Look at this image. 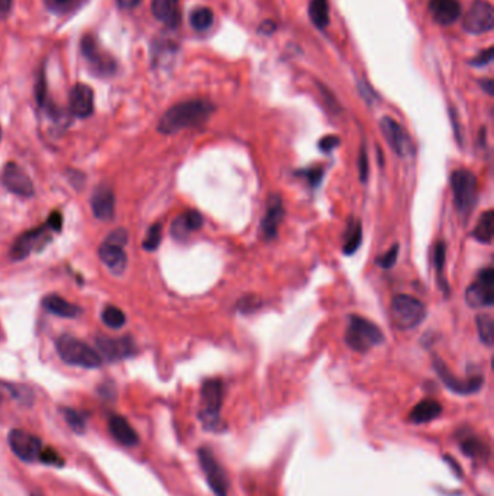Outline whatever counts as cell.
Returning <instances> with one entry per match:
<instances>
[{
    "mask_svg": "<svg viewBox=\"0 0 494 496\" xmlns=\"http://www.w3.org/2000/svg\"><path fill=\"white\" fill-rule=\"evenodd\" d=\"M214 112L215 105L204 99H193L177 103L161 116L158 131L161 134L171 135L187 128L200 127Z\"/></svg>",
    "mask_w": 494,
    "mask_h": 496,
    "instance_id": "cell-1",
    "label": "cell"
},
{
    "mask_svg": "<svg viewBox=\"0 0 494 496\" xmlns=\"http://www.w3.org/2000/svg\"><path fill=\"white\" fill-rule=\"evenodd\" d=\"M57 352L63 362L83 369H98L102 366L103 359L99 351L91 348L89 344L72 336H61L56 341Z\"/></svg>",
    "mask_w": 494,
    "mask_h": 496,
    "instance_id": "cell-2",
    "label": "cell"
},
{
    "mask_svg": "<svg viewBox=\"0 0 494 496\" xmlns=\"http://www.w3.org/2000/svg\"><path fill=\"white\" fill-rule=\"evenodd\" d=\"M384 341V334L374 322L360 317L351 315L345 331L346 345L358 352H367L372 347H377Z\"/></svg>",
    "mask_w": 494,
    "mask_h": 496,
    "instance_id": "cell-3",
    "label": "cell"
},
{
    "mask_svg": "<svg viewBox=\"0 0 494 496\" xmlns=\"http://www.w3.org/2000/svg\"><path fill=\"white\" fill-rule=\"evenodd\" d=\"M393 325L400 331H408L420 325L427 317V306L410 295H397L390 305Z\"/></svg>",
    "mask_w": 494,
    "mask_h": 496,
    "instance_id": "cell-4",
    "label": "cell"
},
{
    "mask_svg": "<svg viewBox=\"0 0 494 496\" xmlns=\"http://www.w3.org/2000/svg\"><path fill=\"white\" fill-rule=\"evenodd\" d=\"M225 386L221 379H207L200 390L199 418L206 430H216L221 421Z\"/></svg>",
    "mask_w": 494,
    "mask_h": 496,
    "instance_id": "cell-5",
    "label": "cell"
},
{
    "mask_svg": "<svg viewBox=\"0 0 494 496\" xmlns=\"http://www.w3.org/2000/svg\"><path fill=\"white\" fill-rule=\"evenodd\" d=\"M451 187L458 215L467 218L479 199V184L474 173L465 169L455 170L451 174Z\"/></svg>",
    "mask_w": 494,
    "mask_h": 496,
    "instance_id": "cell-6",
    "label": "cell"
},
{
    "mask_svg": "<svg viewBox=\"0 0 494 496\" xmlns=\"http://www.w3.org/2000/svg\"><path fill=\"white\" fill-rule=\"evenodd\" d=\"M80 50L89 68L95 76L108 79L116 73L117 70L116 60L113 58L112 54H109L103 49L96 37H93L90 34L84 35L80 42Z\"/></svg>",
    "mask_w": 494,
    "mask_h": 496,
    "instance_id": "cell-7",
    "label": "cell"
},
{
    "mask_svg": "<svg viewBox=\"0 0 494 496\" xmlns=\"http://www.w3.org/2000/svg\"><path fill=\"white\" fill-rule=\"evenodd\" d=\"M128 243L125 229H115L110 232L99 248L102 263L115 274H121L128 266V257L124 247Z\"/></svg>",
    "mask_w": 494,
    "mask_h": 496,
    "instance_id": "cell-8",
    "label": "cell"
},
{
    "mask_svg": "<svg viewBox=\"0 0 494 496\" xmlns=\"http://www.w3.org/2000/svg\"><path fill=\"white\" fill-rule=\"evenodd\" d=\"M197 457L210 490L216 496H228L229 479L226 475V470L218 462L214 453H212L207 447H200L197 452Z\"/></svg>",
    "mask_w": 494,
    "mask_h": 496,
    "instance_id": "cell-9",
    "label": "cell"
},
{
    "mask_svg": "<svg viewBox=\"0 0 494 496\" xmlns=\"http://www.w3.org/2000/svg\"><path fill=\"white\" fill-rule=\"evenodd\" d=\"M465 300L472 308H488L494 303V270L483 269L465 291Z\"/></svg>",
    "mask_w": 494,
    "mask_h": 496,
    "instance_id": "cell-10",
    "label": "cell"
},
{
    "mask_svg": "<svg viewBox=\"0 0 494 496\" xmlns=\"http://www.w3.org/2000/svg\"><path fill=\"white\" fill-rule=\"evenodd\" d=\"M51 231L53 229L48 224H44L39 228L23 232L11 248V258L19 262V260L30 257L34 251L44 248L51 240Z\"/></svg>",
    "mask_w": 494,
    "mask_h": 496,
    "instance_id": "cell-11",
    "label": "cell"
},
{
    "mask_svg": "<svg viewBox=\"0 0 494 496\" xmlns=\"http://www.w3.org/2000/svg\"><path fill=\"white\" fill-rule=\"evenodd\" d=\"M432 364H434L435 371L439 376V379L442 381V383L457 395H473V393L479 392L484 383V377H481V376H472L465 381L458 379V377H455L451 373V370L446 367L443 360L439 359L438 356L432 357Z\"/></svg>",
    "mask_w": 494,
    "mask_h": 496,
    "instance_id": "cell-12",
    "label": "cell"
},
{
    "mask_svg": "<svg viewBox=\"0 0 494 496\" xmlns=\"http://www.w3.org/2000/svg\"><path fill=\"white\" fill-rule=\"evenodd\" d=\"M462 27L468 34L481 35L494 27V9L486 0H476L464 16Z\"/></svg>",
    "mask_w": 494,
    "mask_h": 496,
    "instance_id": "cell-13",
    "label": "cell"
},
{
    "mask_svg": "<svg viewBox=\"0 0 494 496\" xmlns=\"http://www.w3.org/2000/svg\"><path fill=\"white\" fill-rule=\"evenodd\" d=\"M8 443L13 454L27 463L37 462L42 452V441L37 435L19 428L8 434Z\"/></svg>",
    "mask_w": 494,
    "mask_h": 496,
    "instance_id": "cell-14",
    "label": "cell"
},
{
    "mask_svg": "<svg viewBox=\"0 0 494 496\" xmlns=\"http://www.w3.org/2000/svg\"><path fill=\"white\" fill-rule=\"evenodd\" d=\"M380 129L384 139L387 141V144L398 157H408L409 154H412L413 144L409 134L402 125L396 122L393 117L383 116L380 121Z\"/></svg>",
    "mask_w": 494,
    "mask_h": 496,
    "instance_id": "cell-15",
    "label": "cell"
},
{
    "mask_svg": "<svg viewBox=\"0 0 494 496\" xmlns=\"http://www.w3.org/2000/svg\"><path fill=\"white\" fill-rule=\"evenodd\" d=\"M96 344L99 348L100 357L108 362H119L128 359L136 352L135 344L131 338H110L106 336H99L96 338Z\"/></svg>",
    "mask_w": 494,
    "mask_h": 496,
    "instance_id": "cell-16",
    "label": "cell"
},
{
    "mask_svg": "<svg viewBox=\"0 0 494 496\" xmlns=\"http://www.w3.org/2000/svg\"><path fill=\"white\" fill-rule=\"evenodd\" d=\"M2 182L9 192L18 196L31 198L35 193L32 180L16 163H8L5 165L2 173Z\"/></svg>",
    "mask_w": 494,
    "mask_h": 496,
    "instance_id": "cell-17",
    "label": "cell"
},
{
    "mask_svg": "<svg viewBox=\"0 0 494 496\" xmlns=\"http://www.w3.org/2000/svg\"><path fill=\"white\" fill-rule=\"evenodd\" d=\"M70 110L77 117H89L95 112V93L84 83H77L70 90Z\"/></svg>",
    "mask_w": 494,
    "mask_h": 496,
    "instance_id": "cell-18",
    "label": "cell"
},
{
    "mask_svg": "<svg viewBox=\"0 0 494 496\" xmlns=\"http://www.w3.org/2000/svg\"><path fill=\"white\" fill-rule=\"evenodd\" d=\"M285 218V206L283 202H281L280 196H271L268 203H267V209L266 214L261 220V235L266 241H271L277 237L278 234V227Z\"/></svg>",
    "mask_w": 494,
    "mask_h": 496,
    "instance_id": "cell-19",
    "label": "cell"
},
{
    "mask_svg": "<svg viewBox=\"0 0 494 496\" xmlns=\"http://www.w3.org/2000/svg\"><path fill=\"white\" fill-rule=\"evenodd\" d=\"M429 12L439 25H453L461 16V4L458 0H431Z\"/></svg>",
    "mask_w": 494,
    "mask_h": 496,
    "instance_id": "cell-20",
    "label": "cell"
},
{
    "mask_svg": "<svg viewBox=\"0 0 494 496\" xmlns=\"http://www.w3.org/2000/svg\"><path fill=\"white\" fill-rule=\"evenodd\" d=\"M91 210L100 221H109L115 217V195L108 186H99L91 195Z\"/></svg>",
    "mask_w": 494,
    "mask_h": 496,
    "instance_id": "cell-21",
    "label": "cell"
},
{
    "mask_svg": "<svg viewBox=\"0 0 494 496\" xmlns=\"http://www.w3.org/2000/svg\"><path fill=\"white\" fill-rule=\"evenodd\" d=\"M109 431L112 437L126 447H135L139 444V437L132 425L121 415H113L109 418Z\"/></svg>",
    "mask_w": 494,
    "mask_h": 496,
    "instance_id": "cell-22",
    "label": "cell"
},
{
    "mask_svg": "<svg viewBox=\"0 0 494 496\" xmlns=\"http://www.w3.org/2000/svg\"><path fill=\"white\" fill-rule=\"evenodd\" d=\"M152 15L166 23L169 28H176L180 23L178 0H152L151 4Z\"/></svg>",
    "mask_w": 494,
    "mask_h": 496,
    "instance_id": "cell-23",
    "label": "cell"
},
{
    "mask_svg": "<svg viewBox=\"0 0 494 496\" xmlns=\"http://www.w3.org/2000/svg\"><path fill=\"white\" fill-rule=\"evenodd\" d=\"M42 306L45 311H48L53 315L61 317V318H70L74 319L82 314V310L77 305L70 303L64 298L58 295H48L42 299Z\"/></svg>",
    "mask_w": 494,
    "mask_h": 496,
    "instance_id": "cell-24",
    "label": "cell"
},
{
    "mask_svg": "<svg viewBox=\"0 0 494 496\" xmlns=\"http://www.w3.org/2000/svg\"><path fill=\"white\" fill-rule=\"evenodd\" d=\"M442 414V405L435 399H423L412 409L409 419L413 424H427Z\"/></svg>",
    "mask_w": 494,
    "mask_h": 496,
    "instance_id": "cell-25",
    "label": "cell"
},
{
    "mask_svg": "<svg viewBox=\"0 0 494 496\" xmlns=\"http://www.w3.org/2000/svg\"><path fill=\"white\" fill-rule=\"evenodd\" d=\"M363 243V227L358 220H351L344 232L342 253L345 255L356 254Z\"/></svg>",
    "mask_w": 494,
    "mask_h": 496,
    "instance_id": "cell-26",
    "label": "cell"
},
{
    "mask_svg": "<svg viewBox=\"0 0 494 496\" xmlns=\"http://www.w3.org/2000/svg\"><path fill=\"white\" fill-rule=\"evenodd\" d=\"M461 450L467 457H472L476 460H487L491 454L490 445L484 440L476 435H469L464 438L461 441Z\"/></svg>",
    "mask_w": 494,
    "mask_h": 496,
    "instance_id": "cell-27",
    "label": "cell"
},
{
    "mask_svg": "<svg viewBox=\"0 0 494 496\" xmlns=\"http://www.w3.org/2000/svg\"><path fill=\"white\" fill-rule=\"evenodd\" d=\"M493 228H494V212L488 209L480 217L473 231L474 240L483 244H490L493 240Z\"/></svg>",
    "mask_w": 494,
    "mask_h": 496,
    "instance_id": "cell-28",
    "label": "cell"
},
{
    "mask_svg": "<svg viewBox=\"0 0 494 496\" xmlns=\"http://www.w3.org/2000/svg\"><path fill=\"white\" fill-rule=\"evenodd\" d=\"M309 16L315 27L323 30L329 25V5L327 0H312L309 5Z\"/></svg>",
    "mask_w": 494,
    "mask_h": 496,
    "instance_id": "cell-29",
    "label": "cell"
},
{
    "mask_svg": "<svg viewBox=\"0 0 494 496\" xmlns=\"http://www.w3.org/2000/svg\"><path fill=\"white\" fill-rule=\"evenodd\" d=\"M445 258H446V246L443 241H438L434 248V263H435V269H436V279H438V283H439V286L442 288V291L445 293H448L450 292L448 283H446V279L443 277Z\"/></svg>",
    "mask_w": 494,
    "mask_h": 496,
    "instance_id": "cell-30",
    "label": "cell"
},
{
    "mask_svg": "<svg viewBox=\"0 0 494 496\" xmlns=\"http://www.w3.org/2000/svg\"><path fill=\"white\" fill-rule=\"evenodd\" d=\"M189 20L195 31L203 32L214 25L215 16H214V12H212L209 8H196L195 11H192Z\"/></svg>",
    "mask_w": 494,
    "mask_h": 496,
    "instance_id": "cell-31",
    "label": "cell"
},
{
    "mask_svg": "<svg viewBox=\"0 0 494 496\" xmlns=\"http://www.w3.org/2000/svg\"><path fill=\"white\" fill-rule=\"evenodd\" d=\"M102 321L109 328L119 329V328H122L126 324V317H125L122 310L116 308V306L109 305L102 311Z\"/></svg>",
    "mask_w": 494,
    "mask_h": 496,
    "instance_id": "cell-32",
    "label": "cell"
},
{
    "mask_svg": "<svg viewBox=\"0 0 494 496\" xmlns=\"http://www.w3.org/2000/svg\"><path fill=\"white\" fill-rule=\"evenodd\" d=\"M477 331H479V337L483 344H486L488 347L493 345L494 324H493V318L490 315L484 314V315L477 317Z\"/></svg>",
    "mask_w": 494,
    "mask_h": 496,
    "instance_id": "cell-33",
    "label": "cell"
},
{
    "mask_svg": "<svg viewBox=\"0 0 494 496\" xmlns=\"http://www.w3.org/2000/svg\"><path fill=\"white\" fill-rule=\"evenodd\" d=\"M61 412L64 415V419L70 425V428H72L77 434H83L84 433V430H86V418L83 416V414H80L79 411L72 409V408H63Z\"/></svg>",
    "mask_w": 494,
    "mask_h": 496,
    "instance_id": "cell-34",
    "label": "cell"
},
{
    "mask_svg": "<svg viewBox=\"0 0 494 496\" xmlns=\"http://www.w3.org/2000/svg\"><path fill=\"white\" fill-rule=\"evenodd\" d=\"M161 234H162L161 225H160V224H154V225L148 229V232H147V235H145V240H144V243H143L144 250H147V251H155V250L158 248L160 243H161Z\"/></svg>",
    "mask_w": 494,
    "mask_h": 496,
    "instance_id": "cell-35",
    "label": "cell"
},
{
    "mask_svg": "<svg viewBox=\"0 0 494 496\" xmlns=\"http://www.w3.org/2000/svg\"><path fill=\"white\" fill-rule=\"evenodd\" d=\"M190 234H192V229L189 228V225H187L184 215H180V217H177V218L173 221V225H171V235H173L174 240L183 241V240H186V239H189Z\"/></svg>",
    "mask_w": 494,
    "mask_h": 496,
    "instance_id": "cell-36",
    "label": "cell"
},
{
    "mask_svg": "<svg viewBox=\"0 0 494 496\" xmlns=\"http://www.w3.org/2000/svg\"><path fill=\"white\" fill-rule=\"evenodd\" d=\"M397 257H398V244H394L391 248H389L383 255L377 258V265L386 270L391 269L397 262Z\"/></svg>",
    "mask_w": 494,
    "mask_h": 496,
    "instance_id": "cell-37",
    "label": "cell"
},
{
    "mask_svg": "<svg viewBox=\"0 0 494 496\" xmlns=\"http://www.w3.org/2000/svg\"><path fill=\"white\" fill-rule=\"evenodd\" d=\"M260 305H261V300L258 299L256 296L254 295H248V296H244L240 302H238V310L242 312V314H252L254 311H256L258 308H260Z\"/></svg>",
    "mask_w": 494,
    "mask_h": 496,
    "instance_id": "cell-38",
    "label": "cell"
},
{
    "mask_svg": "<svg viewBox=\"0 0 494 496\" xmlns=\"http://www.w3.org/2000/svg\"><path fill=\"white\" fill-rule=\"evenodd\" d=\"M341 144V138L337 136V135H326L323 136L320 141H319V150L325 154H329V153H332L334 150H337Z\"/></svg>",
    "mask_w": 494,
    "mask_h": 496,
    "instance_id": "cell-39",
    "label": "cell"
},
{
    "mask_svg": "<svg viewBox=\"0 0 494 496\" xmlns=\"http://www.w3.org/2000/svg\"><path fill=\"white\" fill-rule=\"evenodd\" d=\"M38 460H41L45 464H51V466H57V467L64 464V460L60 457V454L56 450H53V448H45V450L42 448Z\"/></svg>",
    "mask_w": 494,
    "mask_h": 496,
    "instance_id": "cell-40",
    "label": "cell"
},
{
    "mask_svg": "<svg viewBox=\"0 0 494 496\" xmlns=\"http://www.w3.org/2000/svg\"><path fill=\"white\" fill-rule=\"evenodd\" d=\"M300 176H304V179H308L309 184L316 189L323 177V169L322 167H312V169H306L303 172H299Z\"/></svg>",
    "mask_w": 494,
    "mask_h": 496,
    "instance_id": "cell-41",
    "label": "cell"
},
{
    "mask_svg": "<svg viewBox=\"0 0 494 496\" xmlns=\"http://www.w3.org/2000/svg\"><path fill=\"white\" fill-rule=\"evenodd\" d=\"M358 173H360V180L361 183H365L368 180V173H370V167H368V153L365 146L361 147L360 155H358Z\"/></svg>",
    "mask_w": 494,
    "mask_h": 496,
    "instance_id": "cell-42",
    "label": "cell"
},
{
    "mask_svg": "<svg viewBox=\"0 0 494 496\" xmlns=\"http://www.w3.org/2000/svg\"><path fill=\"white\" fill-rule=\"evenodd\" d=\"M4 386L11 392L12 396H15L16 399L22 400V402H27V400H32V393L31 390L27 389V386H18V385H8L4 383Z\"/></svg>",
    "mask_w": 494,
    "mask_h": 496,
    "instance_id": "cell-43",
    "label": "cell"
},
{
    "mask_svg": "<svg viewBox=\"0 0 494 496\" xmlns=\"http://www.w3.org/2000/svg\"><path fill=\"white\" fill-rule=\"evenodd\" d=\"M183 215H184V218H186L187 225H189V228L192 229V232L200 229L202 225H203V222H204L203 217L199 214L197 210H189V212H186V214H183Z\"/></svg>",
    "mask_w": 494,
    "mask_h": 496,
    "instance_id": "cell-44",
    "label": "cell"
},
{
    "mask_svg": "<svg viewBox=\"0 0 494 496\" xmlns=\"http://www.w3.org/2000/svg\"><path fill=\"white\" fill-rule=\"evenodd\" d=\"M493 46H490V49L481 51L474 60L469 61V64L474 65V67H483V65H487L491 60H493Z\"/></svg>",
    "mask_w": 494,
    "mask_h": 496,
    "instance_id": "cell-45",
    "label": "cell"
},
{
    "mask_svg": "<svg viewBox=\"0 0 494 496\" xmlns=\"http://www.w3.org/2000/svg\"><path fill=\"white\" fill-rule=\"evenodd\" d=\"M46 224L51 227L53 231L60 232L61 228H63V215L60 214V212H53V214L48 218V221H46Z\"/></svg>",
    "mask_w": 494,
    "mask_h": 496,
    "instance_id": "cell-46",
    "label": "cell"
},
{
    "mask_svg": "<svg viewBox=\"0 0 494 496\" xmlns=\"http://www.w3.org/2000/svg\"><path fill=\"white\" fill-rule=\"evenodd\" d=\"M12 4L13 0H0V18L5 19L9 16L12 11Z\"/></svg>",
    "mask_w": 494,
    "mask_h": 496,
    "instance_id": "cell-47",
    "label": "cell"
},
{
    "mask_svg": "<svg viewBox=\"0 0 494 496\" xmlns=\"http://www.w3.org/2000/svg\"><path fill=\"white\" fill-rule=\"evenodd\" d=\"M141 2H143V0H116L117 6H119L121 9H126V11L135 9Z\"/></svg>",
    "mask_w": 494,
    "mask_h": 496,
    "instance_id": "cell-48",
    "label": "cell"
},
{
    "mask_svg": "<svg viewBox=\"0 0 494 496\" xmlns=\"http://www.w3.org/2000/svg\"><path fill=\"white\" fill-rule=\"evenodd\" d=\"M275 31V23L273 20H266L261 23V27L258 28V32L264 35H271Z\"/></svg>",
    "mask_w": 494,
    "mask_h": 496,
    "instance_id": "cell-49",
    "label": "cell"
},
{
    "mask_svg": "<svg viewBox=\"0 0 494 496\" xmlns=\"http://www.w3.org/2000/svg\"><path fill=\"white\" fill-rule=\"evenodd\" d=\"M479 83H480L481 89H483L487 94H490V96H493V93H494V83H493L491 79H483V80H480Z\"/></svg>",
    "mask_w": 494,
    "mask_h": 496,
    "instance_id": "cell-50",
    "label": "cell"
},
{
    "mask_svg": "<svg viewBox=\"0 0 494 496\" xmlns=\"http://www.w3.org/2000/svg\"><path fill=\"white\" fill-rule=\"evenodd\" d=\"M445 460H446V462H450L451 467L455 470V473H457L458 476H461V475H462V470H461V467L457 464V462H455L453 457H445Z\"/></svg>",
    "mask_w": 494,
    "mask_h": 496,
    "instance_id": "cell-51",
    "label": "cell"
},
{
    "mask_svg": "<svg viewBox=\"0 0 494 496\" xmlns=\"http://www.w3.org/2000/svg\"><path fill=\"white\" fill-rule=\"evenodd\" d=\"M73 2V0H53V4L56 5V6H68L70 4H72Z\"/></svg>",
    "mask_w": 494,
    "mask_h": 496,
    "instance_id": "cell-52",
    "label": "cell"
},
{
    "mask_svg": "<svg viewBox=\"0 0 494 496\" xmlns=\"http://www.w3.org/2000/svg\"><path fill=\"white\" fill-rule=\"evenodd\" d=\"M0 141H2V128H0Z\"/></svg>",
    "mask_w": 494,
    "mask_h": 496,
    "instance_id": "cell-53",
    "label": "cell"
},
{
    "mask_svg": "<svg viewBox=\"0 0 494 496\" xmlns=\"http://www.w3.org/2000/svg\"><path fill=\"white\" fill-rule=\"evenodd\" d=\"M32 496H39V495H32Z\"/></svg>",
    "mask_w": 494,
    "mask_h": 496,
    "instance_id": "cell-54",
    "label": "cell"
}]
</instances>
